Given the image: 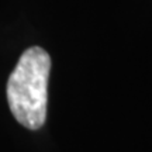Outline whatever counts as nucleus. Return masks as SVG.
I'll return each mask as SVG.
<instances>
[{"label":"nucleus","mask_w":152,"mask_h":152,"mask_svg":"<svg viewBox=\"0 0 152 152\" xmlns=\"http://www.w3.org/2000/svg\"><path fill=\"white\" fill-rule=\"evenodd\" d=\"M51 58L45 49L24 51L7 82V102L14 118L28 130L41 128L47 118Z\"/></svg>","instance_id":"obj_1"}]
</instances>
